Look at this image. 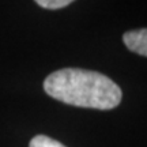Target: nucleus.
Here are the masks:
<instances>
[{
  "instance_id": "obj_1",
  "label": "nucleus",
  "mask_w": 147,
  "mask_h": 147,
  "mask_svg": "<svg viewBox=\"0 0 147 147\" xmlns=\"http://www.w3.org/2000/svg\"><path fill=\"white\" fill-rule=\"evenodd\" d=\"M48 95L64 104L79 108L109 110L119 106L121 89L104 74L82 68H63L44 80Z\"/></svg>"
},
{
  "instance_id": "obj_2",
  "label": "nucleus",
  "mask_w": 147,
  "mask_h": 147,
  "mask_svg": "<svg viewBox=\"0 0 147 147\" xmlns=\"http://www.w3.org/2000/svg\"><path fill=\"white\" fill-rule=\"evenodd\" d=\"M123 41L131 52L147 57V29L125 32L123 34Z\"/></svg>"
},
{
  "instance_id": "obj_3",
  "label": "nucleus",
  "mask_w": 147,
  "mask_h": 147,
  "mask_svg": "<svg viewBox=\"0 0 147 147\" xmlns=\"http://www.w3.org/2000/svg\"><path fill=\"white\" fill-rule=\"evenodd\" d=\"M29 147H65V146L63 143L47 136V135H37L30 140Z\"/></svg>"
},
{
  "instance_id": "obj_4",
  "label": "nucleus",
  "mask_w": 147,
  "mask_h": 147,
  "mask_svg": "<svg viewBox=\"0 0 147 147\" xmlns=\"http://www.w3.org/2000/svg\"><path fill=\"white\" fill-rule=\"evenodd\" d=\"M34 1L38 5H41L42 8H47V10H59V8L67 7L72 1H75V0H34Z\"/></svg>"
}]
</instances>
